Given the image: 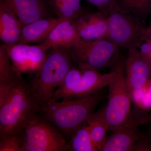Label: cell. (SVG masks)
Masks as SVG:
<instances>
[{"mask_svg": "<svg viewBox=\"0 0 151 151\" xmlns=\"http://www.w3.org/2000/svg\"><path fill=\"white\" fill-rule=\"evenodd\" d=\"M11 82V92L0 106V137L20 134L40 106L22 74L17 72Z\"/></svg>", "mask_w": 151, "mask_h": 151, "instance_id": "1", "label": "cell"}, {"mask_svg": "<svg viewBox=\"0 0 151 151\" xmlns=\"http://www.w3.org/2000/svg\"><path fill=\"white\" fill-rule=\"evenodd\" d=\"M62 101L50 99L40 106L38 113L61 132L70 136L94 113L101 97L94 93Z\"/></svg>", "mask_w": 151, "mask_h": 151, "instance_id": "2", "label": "cell"}, {"mask_svg": "<svg viewBox=\"0 0 151 151\" xmlns=\"http://www.w3.org/2000/svg\"><path fill=\"white\" fill-rule=\"evenodd\" d=\"M74 63L72 49L52 47L47 50L39 72L29 81L40 105L51 99Z\"/></svg>", "mask_w": 151, "mask_h": 151, "instance_id": "3", "label": "cell"}, {"mask_svg": "<svg viewBox=\"0 0 151 151\" xmlns=\"http://www.w3.org/2000/svg\"><path fill=\"white\" fill-rule=\"evenodd\" d=\"M124 63L125 60L119 58L115 64L116 75L109 85L108 102L104 107L110 131L133 122L132 97L125 79Z\"/></svg>", "mask_w": 151, "mask_h": 151, "instance_id": "4", "label": "cell"}, {"mask_svg": "<svg viewBox=\"0 0 151 151\" xmlns=\"http://www.w3.org/2000/svg\"><path fill=\"white\" fill-rule=\"evenodd\" d=\"M107 38L118 47L139 49L146 39L147 27L117 2L107 17Z\"/></svg>", "mask_w": 151, "mask_h": 151, "instance_id": "5", "label": "cell"}, {"mask_svg": "<svg viewBox=\"0 0 151 151\" xmlns=\"http://www.w3.org/2000/svg\"><path fill=\"white\" fill-rule=\"evenodd\" d=\"M36 115L20 134L22 151L69 150L64 137L51 123Z\"/></svg>", "mask_w": 151, "mask_h": 151, "instance_id": "6", "label": "cell"}, {"mask_svg": "<svg viewBox=\"0 0 151 151\" xmlns=\"http://www.w3.org/2000/svg\"><path fill=\"white\" fill-rule=\"evenodd\" d=\"M119 47L107 38L82 39L72 49L78 66H86L99 70L115 64L119 57Z\"/></svg>", "mask_w": 151, "mask_h": 151, "instance_id": "7", "label": "cell"}, {"mask_svg": "<svg viewBox=\"0 0 151 151\" xmlns=\"http://www.w3.org/2000/svg\"><path fill=\"white\" fill-rule=\"evenodd\" d=\"M14 70L19 73L30 76L37 74L46 59L47 50L39 44H3Z\"/></svg>", "mask_w": 151, "mask_h": 151, "instance_id": "8", "label": "cell"}, {"mask_svg": "<svg viewBox=\"0 0 151 151\" xmlns=\"http://www.w3.org/2000/svg\"><path fill=\"white\" fill-rule=\"evenodd\" d=\"M0 7L14 15L23 26L51 17L45 0H0Z\"/></svg>", "mask_w": 151, "mask_h": 151, "instance_id": "9", "label": "cell"}, {"mask_svg": "<svg viewBox=\"0 0 151 151\" xmlns=\"http://www.w3.org/2000/svg\"><path fill=\"white\" fill-rule=\"evenodd\" d=\"M124 73L130 93L143 88L151 77V64L141 56L137 48L128 49L124 63Z\"/></svg>", "mask_w": 151, "mask_h": 151, "instance_id": "10", "label": "cell"}, {"mask_svg": "<svg viewBox=\"0 0 151 151\" xmlns=\"http://www.w3.org/2000/svg\"><path fill=\"white\" fill-rule=\"evenodd\" d=\"M81 40L74 20H63L39 44L46 50L52 47L72 49Z\"/></svg>", "mask_w": 151, "mask_h": 151, "instance_id": "11", "label": "cell"}, {"mask_svg": "<svg viewBox=\"0 0 151 151\" xmlns=\"http://www.w3.org/2000/svg\"><path fill=\"white\" fill-rule=\"evenodd\" d=\"M74 21L82 39L90 40L107 38V17L100 11L92 12L84 11Z\"/></svg>", "mask_w": 151, "mask_h": 151, "instance_id": "12", "label": "cell"}, {"mask_svg": "<svg viewBox=\"0 0 151 151\" xmlns=\"http://www.w3.org/2000/svg\"><path fill=\"white\" fill-rule=\"evenodd\" d=\"M138 126L134 122L116 129L106 137L100 151H132L135 143L145 135L138 130Z\"/></svg>", "mask_w": 151, "mask_h": 151, "instance_id": "13", "label": "cell"}, {"mask_svg": "<svg viewBox=\"0 0 151 151\" xmlns=\"http://www.w3.org/2000/svg\"><path fill=\"white\" fill-rule=\"evenodd\" d=\"M81 72L80 84L75 98L84 97L109 86L116 75V68L109 73H101L98 70L86 66H78Z\"/></svg>", "mask_w": 151, "mask_h": 151, "instance_id": "14", "label": "cell"}, {"mask_svg": "<svg viewBox=\"0 0 151 151\" xmlns=\"http://www.w3.org/2000/svg\"><path fill=\"white\" fill-rule=\"evenodd\" d=\"M63 20L52 17L37 20L24 26L19 43L42 42L58 23Z\"/></svg>", "mask_w": 151, "mask_h": 151, "instance_id": "15", "label": "cell"}, {"mask_svg": "<svg viewBox=\"0 0 151 151\" xmlns=\"http://www.w3.org/2000/svg\"><path fill=\"white\" fill-rule=\"evenodd\" d=\"M23 27L14 15L0 7V39L4 44L19 43Z\"/></svg>", "mask_w": 151, "mask_h": 151, "instance_id": "16", "label": "cell"}, {"mask_svg": "<svg viewBox=\"0 0 151 151\" xmlns=\"http://www.w3.org/2000/svg\"><path fill=\"white\" fill-rule=\"evenodd\" d=\"M81 77L80 68L75 66L72 68L66 74L60 86L55 90L50 99L58 100L75 98Z\"/></svg>", "mask_w": 151, "mask_h": 151, "instance_id": "17", "label": "cell"}, {"mask_svg": "<svg viewBox=\"0 0 151 151\" xmlns=\"http://www.w3.org/2000/svg\"><path fill=\"white\" fill-rule=\"evenodd\" d=\"M89 126L91 137L98 151L106 138L109 125L105 118V108L94 113L86 121Z\"/></svg>", "mask_w": 151, "mask_h": 151, "instance_id": "18", "label": "cell"}, {"mask_svg": "<svg viewBox=\"0 0 151 151\" xmlns=\"http://www.w3.org/2000/svg\"><path fill=\"white\" fill-rule=\"evenodd\" d=\"M68 146L69 150L71 151H98L92 141L86 122L72 134Z\"/></svg>", "mask_w": 151, "mask_h": 151, "instance_id": "19", "label": "cell"}, {"mask_svg": "<svg viewBox=\"0 0 151 151\" xmlns=\"http://www.w3.org/2000/svg\"><path fill=\"white\" fill-rule=\"evenodd\" d=\"M118 2L143 22L151 15V0H118Z\"/></svg>", "mask_w": 151, "mask_h": 151, "instance_id": "20", "label": "cell"}, {"mask_svg": "<svg viewBox=\"0 0 151 151\" xmlns=\"http://www.w3.org/2000/svg\"><path fill=\"white\" fill-rule=\"evenodd\" d=\"M81 1L68 0L52 12L61 19L74 20L84 12L81 6Z\"/></svg>", "mask_w": 151, "mask_h": 151, "instance_id": "21", "label": "cell"}, {"mask_svg": "<svg viewBox=\"0 0 151 151\" xmlns=\"http://www.w3.org/2000/svg\"><path fill=\"white\" fill-rule=\"evenodd\" d=\"M17 73L12 65L6 50L3 45H0V82L10 83Z\"/></svg>", "mask_w": 151, "mask_h": 151, "instance_id": "22", "label": "cell"}, {"mask_svg": "<svg viewBox=\"0 0 151 151\" xmlns=\"http://www.w3.org/2000/svg\"><path fill=\"white\" fill-rule=\"evenodd\" d=\"M0 137V151H22L20 134Z\"/></svg>", "mask_w": 151, "mask_h": 151, "instance_id": "23", "label": "cell"}, {"mask_svg": "<svg viewBox=\"0 0 151 151\" xmlns=\"http://www.w3.org/2000/svg\"><path fill=\"white\" fill-rule=\"evenodd\" d=\"M132 151H151V141L145 135L135 143Z\"/></svg>", "mask_w": 151, "mask_h": 151, "instance_id": "24", "label": "cell"}, {"mask_svg": "<svg viewBox=\"0 0 151 151\" xmlns=\"http://www.w3.org/2000/svg\"><path fill=\"white\" fill-rule=\"evenodd\" d=\"M139 50L143 59L151 64V46L149 39H146L139 47Z\"/></svg>", "mask_w": 151, "mask_h": 151, "instance_id": "25", "label": "cell"}, {"mask_svg": "<svg viewBox=\"0 0 151 151\" xmlns=\"http://www.w3.org/2000/svg\"><path fill=\"white\" fill-rule=\"evenodd\" d=\"M12 87V82L9 83L0 82V106L6 100L11 92Z\"/></svg>", "mask_w": 151, "mask_h": 151, "instance_id": "26", "label": "cell"}, {"mask_svg": "<svg viewBox=\"0 0 151 151\" xmlns=\"http://www.w3.org/2000/svg\"><path fill=\"white\" fill-rule=\"evenodd\" d=\"M103 5V14L108 17L111 10L117 2V0H100Z\"/></svg>", "mask_w": 151, "mask_h": 151, "instance_id": "27", "label": "cell"}, {"mask_svg": "<svg viewBox=\"0 0 151 151\" xmlns=\"http://www.w3.org/2000/svg\"><path fill=\"white\" fill-rule=\"evenodd\" d=\"M68 0H45L50 9L51 11Z\"/></svg>", "mask_w": 151, "mask_h": 151, "instance_id": "28", "label": "cell"}, {"mask_svg": "<svg viewBox=\"0 0 151 151\" xmlns=\"http://www.w3.org/2000/svg\"><path fill=\"white\" fill-rule=\"evenodd\" d=\"M86 1L97 7V9H99V11L103 13V7L100 0H86Z\"/></svg>", "mask_w": 151, "mask_h": 151, "instance_id": "29", "label": "cell"}, {"mask_svg": "<svg viewBox=\"0 0 151 151\" xmlns=\"http://www.w3.org/2000/svg\"><path fill=\"white\" fill-rule=\"evenodd\" d=\"M145 87L149 99L151 102V77L146 84Z\"/></svg>", "mask_w": 151, "mask_h": 151, "instance_id": "30", "label": "cell"}, {"mask_svg": "<svg viewBox=\"0 0 151 151\" xmlns=\"http://www.w3.org/2000/svg\"><path fill=\"white\" fill-rule=\"evenodd\" d=\"M151 38V22L148 26L147 27V32H146V38Z\"/></svg>", "mask_w": 151, "mask_h": 151, "instance_id": "31", "label": "cell"}, {"mask_svg": "<svg viewBox=\"0 0 151 151\" xmlns=\"http://www.w3.org/2000/svg\"><path fill=\"white\" fill-rule=\"evenodd\" d=\"M146 136L151 141V126L150 127V129H149L147 133Z\"/></svg>", "mask_w": 151, "mask_h": 151, "instance_id": "32", "label": "cell"}, {"mask_svg": "<svg viewBox=\"0 0 151 151\" xmlns=\"http://www.w3.org/2000/svg\"><path fill=\"white\" fill-rule=\"evenodd\" d=\"M148 39H149V40H150V42L151 44V38H147Z\"/></svg>", "mask_w": 151, "mask_h": 151, "instance_id": "33", "label": "cell"}]
</instances>
